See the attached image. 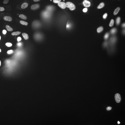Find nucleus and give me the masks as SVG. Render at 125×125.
Here are the masks:
<instances>
[{
    "label": "nucleus",
    "instance_id": "1",
    "mask_svg": "<svg viewBox=\"0 0 125 125\" xmlns=\"http://www.w3.org/2000/svg\"><path fill=\"white\" fill-rule=\"evenodd\" d=\"M120 16L115 11H107L97 14L93 20V27L99 30L115 27L119 22Z\"/></svg>",
    "mask_w": 125,
    "mask_h": 125
},
{
    "label": "nucleus",
    "instance_id": "2",
    "mask_svg": "<svg viewBox=\"0 0 125 125\" xmlns=\"http://www.w3.org/2000/svg\"><path fill=\"white\" fill-rule=\"evenodd\" d=\"M10 58L13 61L24 64H33L36 61V54L29 49L15 48L10 53Z\"/></svg>",
    "mask_w": 125,
    "mask_h": 125
},
{
    "label": "nucleus",
    "instance_id": "3",
    "mask_svg": "<svg viewBox=\"0 0 125 125\" xmlns=\"http://www.w3.org/2000/svg\"><path fill=\"white\" fill-rule=\"evenodd\" d=\"M85 18V10L79 7H72L64 15L62 22L66 27H74L83 21Z\"/></svg>",
    "mask_w": 125,
    "mask_h": 125
},
{
    "label": "nucleus",
    "instance_id": "4",
    "mask_svg": "<svg viewBox=\"0 0 125 125\" xmlns=\"http://www.w3.org/2000/svg\"><path fill=\"white\" fill-rule=\"evenodd\" d=\"M66 106L75 119L81 120L86 115V108L83 102L75 98L67 99Z\"/></svg>",
    "mask_w": 125,
    "mask_h": 125
},
{
    "label": "nucleus",
    "instance_id": "5",
    "mask_svg": "<svg viewBox=\"0 0 125 125\" xmlns=\"http://www.w3.org/2000/svg\"><path fill=\"white\" fill-rule=\"evenodd\" d=\"M56 49L62 56L72 59H79L81 56L80 49L69 42H60L57 45Z\"/></svg>",
    "mask_w": 125,
    "mask_h": 125
},
{
    "label": "nucleus",
    "instance_id": "6",
    "mask_svg": "<svg viewBox=\"0 0 125 125\" xmlns=\"http://www.w3.org/2000/svg\"><path fill=\"white\" fill-rule=\"evenodd\" d=\"M17 81L21 90L25 93L35 94L37 93L40 90L37 84L24 75H19Z\"/></svg>",
    "mask_w": 125,
    "mask_h": 125
},
{
    "label": "nucleus",
    "instance_id": "7",
    "mask_svg": "<svg viewBox=\"0 0 125 125\" xmlns=\"http://www.w3.org/2000/svg\"><path fill=\"white\" fill-rule=\"evenodd\" d=\"M62 95L57 94H50L36 97L34 104L38 106H50L57 104L62 99Z\"/></svg>",
    "mask_w": 125,
    "mask_h": 125
},
{
    "label": "nucleus",
    "instance_id": "8",
    "mask_svg": "<svg viewBox=\"0 0 125 125\" xmlns=\"http://www.w3.org/2000/svg\"><path fill=\"white\" fill-rule=\"evenodd\" d=\"M58 66L62 72L67 74L68 75L80 77L83 75L84 72V69L81 66L72 62L61 61L59 62Z\"/></svg>",
    "mask_w": 125,
    "mask_h": 125
},
{
    "label": "nucleus",
    "instance_id": "9",
    "mask_svg": "<svg viewBox=\"0 0 125 125\" xmlns=\"http://www.w3.org/2000/svg\"><path fill=\"white\" fill-rule=\"evenodd\" d=\"M27 0H12L9 9L13 12H19L22 10L27 5Z\"/></svg>",
    "mask_w": 125,
    "mask_h": 125
},
{
    "label": "nucleus",
    "instance_id": "10",
    "mask_svg": "<svg viewBox=\"0 0 125 125\" xmlns=\"http://www.w3.org/2000/svg\"><path fill=\"white\" fill-rule=\"evenodd\" d=\"M14 30L13 24L9 21L0 20V34H8Z\"/></svg>",
    "mask_w": 125,
    "mask_h": 125
},
{
    "label": "nucleus",
    "instance_id": "11",
    "mask_svg": "<svg viewBox=\"0 0 125 125\" xmlns=\"http://www.w3.org/2000/svg\"><path fill=\"white\" fill-rule=\"evenodd\" d=\"M65 120V115L61 111L56 110L53 112L52 115V122L54 125H57L61 123Z\"/></svg>",
    "mask_w": 125,
    "mask_h": 125
},
{
    "label": "nucleus",
    "instance_id": "12",
    "mask_svg": "<svg viewBox=\"0 0 125 125\" xmlns=\"http://www.w3.org/2000/svg\"><path fill=\"white\" fill-rule=\"evenodd\" d=\"M7 97L9 101L12 104H15L18 102L20 97V94L17 90L10 89L8 91Z\"/></svg>",
    "mask_w": 125,
    "mask_h": 125
},
{
    "label": "nucleus",
    "instance_id": "13",
    "mask_svg": "<svg viewBox=\"0 0 125 125\" xmlns=\"http://www.w3.org/2000/svg\"><path fill=\"white\" fill-rule=\"evenodd\" d=\"M99 2L103 5L105 6H109V5H113L117 4L120 2L121 0H99Z\"/></svg>",
    "mask_w": 125,
    "mask_h": 125
},
{
    "label": "nucleus",
    "instance_id": "14",
    "mask_svg": "<svg viewBox=\"0 0 125 125\" xmlns=\"http://www.w3.org/2000/svg\"><path fill=\"white\" fill-rule=\"evenodd\" d=\"M2 115H3V111H2L1 108L0 107V121H1V118H2Z\"/></svg>",
    "mask_w": 125,
    "mask_h": 125
},
{
    "label": "nucleus",
    "instance_id": "15",
    "mask_svg": "<svg viewBox=\"0 0 125 125\" xmlns=\"http://www.w3.org/2000/svg\"><path fill=\"white\" fill-rule=\"evenodd\" d=\"M53 45H56V42L54 41V42H53Z\"/></svg>",
    "mask_w": 125,
    "mask_h": 125
}]
</instances>
